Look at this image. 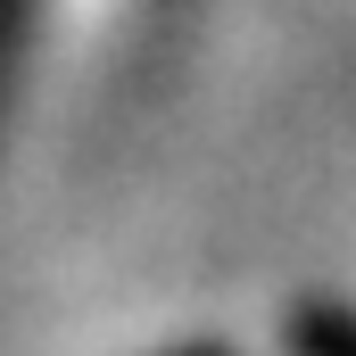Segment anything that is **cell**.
<instances>
[{
    "mask_svg": "<svg viewBox=\"0 0 356 356\" xmlns=\"http://www.w3.org/2000/svg\"><path fill=\"white\" fill-rule=\"evenodd\" d=\"M290 356H356V323L340 307H307L290 323Z\"/></svg>",
    "mask_w": 356,
    "mask_h": 356,
    "instance_id": "obj_1",
    "label": "cell"
}]
</instances>
